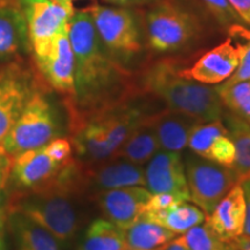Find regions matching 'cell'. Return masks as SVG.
Segmentation results:
<instances>
[{"label":"cell","instance_id":"cell-38","mask_svg":"<svg viewBox=\"0 0 250 250\" xmlns=\"http://www.w3.org/2000/svg\"><path fill=\"white\" fill-rule=\"evenodd\" d=\"M239 250H250V236L241 235L239 236L235 241L232 242Z\"/></svg>","mask_w":250,"mask_h":250},{"label":"cell","instance_id":"cell-25","mask_svg":"<svg viewBox=\"0 0 250 250\" xmlns=\"http://www.w3.org/2000/svg\"><path fill=\"white\" fill-rule=\"evenodd\" d=\"M205 215L204 211L199 208L184 202L167 210L144 213L142 217L161 225L175 234H183L196 225L203 223Z\"/></svg>","mask_w":250,"mask_h":250},{"label":"cell","instance_id":"cell-30","mask_svg":"<svg viewBox=\"0 0 250 250\" xmlns=\"http://www.w3.org/2000/svg\"><path fill=\"white\" fill-rule=\"evenodd\" d=\"M239 40H243V43L236 41L240 45V51H241L239 66L232 74V77L225 81V83H235L240 81L250 80V30L242 39Z\"/></svg>","mask_w":250,"mask_h":250},{"label":"cell","instance_id":"cell-12","mask_svg":"<svg viewBox=\"0 0 250 250\" xmlns=\"http://www.w3.org/2000/svg\"><path fill=\"white\" fill-rule=\"evenodd\" d=\"M188 146L201 158L224 167H233L235 147L223 120L198 122L191 130Z\"/></svg>","mask_w":250,"mask_h":250},{"label":"cell","instance_id":"cell-34","mask_svg":"<svg viewBox=\"0 0 250 250\" xmlns=\"http://www.w3.org/2000/svg\"><path fill=\"white\" fill-rule=\"evenodd\" d=\"M105 4L110 6H117V7H126V8H138L151 6L158 0H103Z\"/></svg>","mask_w":250,"mask_h":250},{"label":"cell","instance_id":"cell-22","mask_svg":"<svg viewBox=\"0 0 250 250\" xmlns=\"http://www.w3.org/2000/svg\"><path fill=\"white\" fill-rule=\"evenodd\" d=\"M221 120L235 147V160L230 169L237 183H242L250 179V124L228 111H224Z\"/></svg>","mask_w":250,"mask_h":250},{"label":"cell","instance_id":"cell-40","mask_svg":"<svg viewBox=\"0 0 250 250\" xmlns=\"http://www.w3.org/2000/svg\"><path fill=\"white\" fill-rule=\"evenodd\" d=\"M0 250H6L4 237H2V235H1V232H0Z\"/></svg>","mask_w":250,"mask_h":250},{"label":"cell","instance_id":"cell-35","mask_svg":"<svg viewBox=\"0 0 250 250\" xmlns=\"http://www.w3.org/2000/svg\"><path fill=\"white\" fill-rule=\"evenodd\" d=\"M241 186L243 188V191H245L246 199V220L242 235L250 236V179L243 181Z\"/></svg>","mask_w":250,"mask_h":250},{"label":"cell","instance_id":"cell-42","mask_svg":"<svg viewBox=\"0 0 250 250\" xmlns=\"http://www.w3.org/2000/svg\"><path fill=\"white\" fill-rule=\"evenodd\" d=\"M124 250H138V249H130V248H125ZM156 250H159V249H156Z\"/></svg>","mask_w":250,"mask_h":250},{"label":"cell","instance_id":"cell-3","mask_svg":"<svg viewBox=\"0 0 250 250\" xmlns=\"http://www.w3.org/2000/svg\"><path fill=\"white\" fill-rule=\"evenodd\" d=\"M182 67L176 58L164 57L148 62L136 77L139 93L158 98L170 110L201 122L221 120L225 110L217 87L181 76Z\"/></svg>","mask_w":250,"mask_h":250},{"label":"cell","instance_id":"cell-1","mask_svg":"<svg viewBox=\"0 0 250 250\" xmlns=\"http://www.w3.org/2000/svg\"><path fill=\"white\" fill-rule=\"evenodd\" d=\"M74 54V93L67 102L90 109L140 95L136 77L102 44L87 9L74 12L68 23Z\"/></svg>","mask_w":250,"mask_h":250},{"label":"cell","instance_id":"cell-7","mask_svg":"<svg viewBox=\"0 0 250 250\" xmlns=\"http://www.w3.org/2000/svg\"><path fill=\"white\" fill-rule=\"evenodd\" d=\"M70 193L57 188H42L24 197L18 212L45 228L61 242H66L78 229V217Z\"/></svg>","mask_w":250,"mask_h":250},{"label":"cell","instance_id":"cell-24","mask_svg":"<svg viewBox=\"0 0 250 250\" xmlns=\"http://www.w3.org/2000/svg\"><path fill=\"white\" fill-rule=\"evenodd\" d=\"M160 148L154 130L145 117L137 129L125 140L114 158H120L136 165L146 164Z\"/></svg>","mask_w":250,"mask_h":250},{"label":"cell","instance_id":"cell-37","mask_svg":"<svg viewBox=\"0 0 250 250\" xmlns=\"http://www.w3.org/2000/svg\"><path fill=\"white\" fill-rule=\"evenodd\" d=\"M159 250H189L187 248V246L182 242V240L180 237L177 239L171 240L170 242L166 243L165 246H162L161 248H159Z\"/></svg>","mask_w":250,"mask_h":250},{"label":"cell","instance_id":"cell-27","mask_svg":"<svg viewBox=\"0 0 250 250\" xmlns=\"http://www.w3.org/2000/svg\"><path fill=\"white\" fill-rule=\"evenodd\" d=\"M224 108L250 124V80L218 86Z\"/></svg>","mask_w":250,"mask_h":250},{"label":"cell","instance_id":"cell-28","mask_svg":"<svg viewBox=\"0 0 250 250\" xmlns=\"http://www.w3.org/2000/svg\"><path fill=\"white\" fill-rule=\"evenodd\" d=\"M195 4L210 17L215 23L225 29H229L234 24H242V20L240 19L234 8L230 6L228 0H192Z\"/></svg>","mask_w":250,"mask_h":250},{"label":"cell","instance_id":"cell-11","mask_svg":"<svg viewBox=\"0 0 250 250\" xmlns=\"http://www.w3.org/2000/svg\"><path fill=\"white\" fill-rule=\"evenodd\" d=\"M240 45L229 37L205 52L191 66L182 67L181 76L204 85H218L232 77L240 62Z\"/></svg>","mask_w":250,"mask_h":250},{"label":"cell","instance_id":"cell-5","mask_svg":"<svg viewBox=\"0 0 250 250\" xmlns=\"http://www.w3.org/2000/svg\"><path fill=\"white\" fill-rule=\"evenodd\" d=\"M133 9L102 5L87 8L102 44L125 67L142 54L145 42L143 20Z\"/></svg>","mask_w":250,"mask_h":250},{"label":"cell","instance_id":"cell-16","mask_svg":"<svg viewBox=\"0 0 250 250\" xmlns=\"http://www.w3.org/2000/svg\"><path fill=\"white\" fill-rule=\"evenodd\" d=\"M246 220V199L241 183H236L206 215V226L224 243H232L243 234Z\"/></svg>","mask_w":250,"mask_h":250},{"label":"cell","instance_id":"cell-6","mask_svg":"<svg viewBox=\"0 0 250 250\" xmlns=\"http://www.w3.org/2000/svg\"><path fill=\"white\" fill-rule=\"evenodd\" d=\"M57 133L58 125L54 108L45 96L36 90L6 136L0 151L8 158H14L20 153L42 148Z\"/></svg>","mask_w":250,"mask_h":250},{"label":"cell","instance_id":"cell-14","mask_svg":"<svg viewBox=\"0 0 250 250\" xmlns=\"http://www.w3.org/2000/svg\"><path fill=\"white\" fill-rule=\"evenodd\" d=\"M151 195L142 187L118 188L102 190L98 195V203L107 220L124 229L142 217Z\"/></svg>","mask_w":250,"mask_h":250},{"label":"cell","instance_id":"cell-23","mask_svg":"<svg viewBox=\"0 0 250 250\" xmlns=\"http://www.w3.org/2000/svg\"><path fill=\"white\" fill-rule=\"evenodd\" d=\"M123 233L126 248L138 250H156L176 236L171 230L144 217L124 228Z\"/></svg>","mask_w":250,"mask_h":250},{"label":"cell","instance_id":"cell-43","mask_svg":"<svg viewBox=\"0 0 250 250\" xmlns=\"http://www.w3.org/2000/svg\"><path fill=\"white\" fill-rule=\"evenodd\" d=\"M0 227H1V221H0Z\"/></svg>","mask_w":250,"mask_h":250},{"label":"cell","instance_id":"cell-4","mask_svg":"<svg viewBox=\"0 0 250 250\" xmlns=\"http://www.w3.org/2000/svg\"><path fill=\"white\" fill-rule=\"evenodd\" d=\"M204 14L192 0H158L143 18L146 45L159 55L190 49L204 36Z\"/></svg>","mask_w":250,"mask_h":250},{"label":"cell","instance_id":"cell-32","mask_svg":"<svg viewBox=\"0 0 250 250\" xmlns=\"http://www.w3.org/2000/svg\"><path fill=\"white\" fill-rule=\"evenodd\" d=\"M43 148L46 154L59 165H66L71 160H73L72 144L65 138H54L45 146H43Z\"/></svg>","mask_w":250,"mask_h":250},{"label":"cell","instance_id":"cell-10","mask_svg":"<svg viewBox=\"0 0 250 250\" xmlns=\"http://www.w3.org/2000/svg\"><path fill=\"white\" fill-rule=\"evenodd\" d=\"M35 92L30 74L20 65L0 66V146Z\"/></svg>","mask_w":250,"mask_h":250},{"label":"cell","instance_id":"cell-18","mask_svg":"<svg viewBox=\"0 0 250 250\" xmlns=\"http://www.w3.org/2000/svg\"><path fill=\"white\" fill-rule=\"evenodd\" d=\"M62 166L52 160L42 147L15 155L9 167L12 179L19 187L36 190L52 182Z\"/></svg>","mask_w":250,"mask_h":250},{"label":"cell","instance_id":"cell-13","mask_svg":"<svg viewBox=\"0 0 250 250\" xmlns=\"http://www.w3.org/2000/svg\"><path fill=\"white\" fill-rule=\"evenodd\" d=\"M36 66L52 88L68 98H73L76 93L74 54L68 37V29L56 36L48 55L37 61Z\"/></svg>","mask_w":250,"mask_h":250},{"label":"cell","instance_id":"cell-8","mask_svg":"<svg viewBox=\"0 0 250 250\" xmlns=\"http://www.w3.org/2000/svg\"><path fill=\"white\" fill-rule=\"evenodd\" d=\"M184 169L190 199L198 205L206 215L212 213L218 203L237 183L230 168L196 154L187 156Z\"/></svg>","mask_w":250,"mask_h":250},{"label":"cell","instance_id":"cell-33","mask_svg":"<svg viewBox=\"0 0 250 250\" xmlns=\"http://www.w3.org/2000/svg\"><path fill=\"white\" fill-rule=\"evenodd\" d=\"M242 22L250 26V0H228Z\"/></svg>","mask_w":250,"mask_h":250},{"label":"cell","instance_id":"cell-36","mask_svg":"<svg viewBox=\"0 0 250 250\" xmlns=\"http://www.w3.org/2000/svg\"><path fill=\"white\" fill-rule=\"evenodd\" d=\"M8 156L4 154L1 151H0V189H1L2 184H4L5 180H6V169H9V166L11 164L8 165H5V161L8 160Z\"/></svg>","mask_w":250,"mask_h":250},{"label":"cell","instance_id":"cell-17","mask_svg":"<svg viewBox=\"0 0 250 250\" xmlns=\"http://www.w3.org/2000/svg\"><path fill=\"white\" fill-rule=\"evenodd\" d=\"M30 50L21 0H0V64Z\"/></svg>","mask_w":250,"mask_h":250},{"label":"cell","instance_id":"cell-15","mask_svg":"<svg viewBox=\"0 0 250 250\" xmlns=\"http://www.w3.org/2000/svg\"><path fill=\"white\" fill-rule=\"evenodd\" d=\"M145 187L151 193H176L190 201L186 169L177 152H156L145 169Z\"/></svg>","mask_w":250,"mask_h":250},{"label":"cell","instance_id":"cell-19","mask_svg":"<svg viewBox=\"0 0 250 250\" xmlns=\"http://www.w3.org/2000/svg\"><path fill=\"white\" fill-rule=\"evenodd\" d=\"M145 121L154 130L160 147L165 151L177 153L187 147L191 130L201 122L168 108L155 114H147Z\"/></svg>","mask_w":250,"mask_h":250},{"label":"cell","instance_id":"cell-26","mask_svg":"<svg viewBox=\"0 0 250 250\" xmlns=\"http://www.w3.org/2000/svg\"><path fill=\"white\" fill-rule=\"evenodd\" d=\"M123 229L107 219H95L87 227L78 250H124Z\"/></svg>","mask_w":250,"mask_h":250},{"label":"cell","instance_id":"cell-21","mask_svg":"<svg viewBox=\"0 0 250 250\" xmlns=\"http://www.w3.org/2000/svg\"><path fill=\"white\" fill-rule=\"evenodd\" d=\"M11 226L18 250H62L58 239L20 212L12 214Z\"/></svg>","mask_w":250,"mask_h":250},{"label":"cell","instance_id":"cell-29","mask_svg":"<svg viewBox=\"0 0 250 250\" xmlns=\"http://www.w3.org/2000/svg\"><path fill=\"white\" fill-rule=\"evenodd\" d=\"M180 239L189 250H228L226 243L220 241L206 225H196Z\"/></svg>","mask_w":250,"mask_h":250},{"label":"cell","instance_id":"cell-41","mask_svg":"<svg viewBox=\"0 0 250 250\" xmlns=\"http://www.w3.org/2000/svg\"><path fill=\"white\" fill-rule=\"evenodd\" d=\"M227 248H228V250H239V249L236 248L235 246L232 245V243H228V245H227Z\"/></svg>","mask_w":250,"mask_h":250},{"label":"cell","instance_id":"cell-20","mask_svg":"<svg viewBox=\"0 0 250 250\" xmlns=\"http://www.w3.org/2000/svg\"><path fill=\"white\" fill-rule=\"evenodd\" d=\"M88 177L101 190L145 187V169L140 167V165L120 158L101 162L98 169L88 171Z\"/></svg>","mask_w":250,"mask_h":250},{"label":"cell","instance_id":"cell-39","mask_svg":"<svg viewBox=\"0 0 250 250\" xmlns=\"http://www.w3.org/2000/svg\"><path fill=\"white\" fill-rule=\"evenodd\" d=\"M51 1L56 2V4L62 6V7L73 11V6H72V0H51Z\"/></svg>","mask_w":250,"mask_h":250},{"label":"cell","instance_id":"cell-9","mask_svg":"<svg viewBox=\"0 0 250 250\" xmlns=\"http://www.w3.org/2000/svg\"><path fill=\"white\" fill-rule=\"evenodd\" d=\"M26 15L28 40L35 62L48 55L58 34L68 29L74 11L51 0H21Z\"/></svg>","mask_w":250,"mask_h":250},{"label":"cell","instance_id":"cell-31","mask_svg":"<svg viewBox=\"0 0 250 250\" xmlns=\"http://www.w3.org/2000/svg\"><path fill=\"white\" fill-rule=\"evenodd\" d=\"M189 199L187 197L176 195V193H152L149 199L146 203L145 208H144V213H149V212H158L164 211L167 208H173L175 205H179L181 203L188 202ZM142 214V215H143Z\"/></svg>","mask_w":250,"mask_h":250},{"label":"cell","instance_id":"cell-2","mask_svg":"<svg viewBox=\"0 0 250 250\" xmlns=\"http://www.w3.org/2000/svg\"><path fill=\"white\" fill-rule=\"evenodd\" d=\"M140 95L90 109H80L66 101L72 147L90 164L114 158L147 115L136 103Z\"/></svg>","mask_w":250,"mask_h":250}]
</instances>
